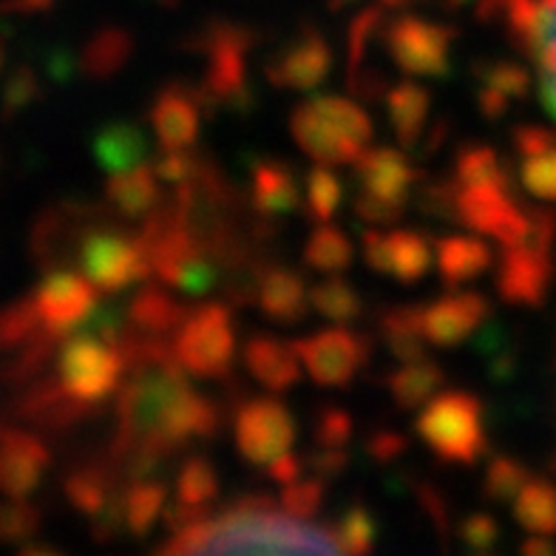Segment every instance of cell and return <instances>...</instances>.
<instances>
[{"label": "cell", "mask_w": 556, "mask_h": 556, "mask_svg": "<svg viewBox=\"0 0 556 556\" xmlns=\"http://www.w3.org/2000/svg\"><path fill=\"white\" fill-rule=\"evenodd\" d=\"M202 114H205V105L199 100V91L185 83H170L160 88L148 109L156 142L165 151L191 148L202 134Z\"/></svg>", "instance_id": "14"}, {"label": "cell", "mask_w": 556, "mask_h": 556, "mask_svg": "<svg viewBox=\"0 0 556 556\" xmlns=\"http://www.w3.org/2000/svg\"><path fill=\"white\" fill-rule=\"evenodd\" d=\"M236 448L253 466H273L295 446V417L276 397H250L233 420Z\"/></svg>", "instance_id": "10"}, {"label": "cell", "mask_w": 556, "mask_h": 556, "mask_svg": "<svg viewBox=\"0 0 556 556\" xmlns=\"http://www.w3.org/2000/svg\"><path fill=\"white\" fill-rule=\"evenodd\" d=\"M125 378V358L119 346L100 344V341H88L77 338L66 341V346L58 352V387L66 392L72 401L83 406H94L105 401L111 392Z\"/></svg>", "instance_id": "8"}, {"label": "cell", "mask_w": 556, "mask_h": 556, "mask_svg": "<svg viewBox=\"0 0 556 556\" xmlns=\"http://www.w3.org/2000/svg\"><path fill=\"white\" fill-rule=\"evenodd\" d=\"M125 378L117 401V440L111 457L134 448H156L174 457L193 440H213L222 432L225 412L213 397L199 395L162 338L128 336L119 344Z\"/></svg>", "instance_id": "1"}, {"label": "cell", "mask_w": 556, "mask_h": 556, "mask_svg": "<svg viewBox=\"0 0 556 556\" xmlns=\"http://www.w3.org/2000/svg\"><path fill=\"white\" fill-rule=\"evenodd\" d=\"M256 304L273 324L278 327H293L307 318L313 301H309V290L304 285L301 273L290 270V267H267L258 281Z\"/></svg>", "instance_id": "23"}, {"label": "cell", "mask_w": 556, "mask_h": 556, "mask_svg": "<svg viewBox=\"0 0 556 556\" xmlns=\"http://www.w3.org/2000/svg\"><path fill=\"white\" fill-rule=\"evenodd\" d=\"M520 556H556L554 536H528L520 545Z\"/></svg>", "instance_id": "55"}, {"label": "cell", "mask_w": 556, "mask_h": 556, "mask_svg": "<svg viewBox=\"0 0 556 556\" xmlns=\"http://www.w3.org/2000/svg\"><path fill=\"white\" fill-rule=\"evenodd\" d=\"M446 383L443 366L434 361H415V364H401V369L387 378V389L397 409L415 412L426 403H432Z\"/></svg>", "instance_id": "30"}, {"label": "cell", "mask_w": 556, "mask_h": 556, "mask_svg": "<svg viewBox=\"0 0 556 556\" xmlns=\"http://www.w3.org/2000/svg\"><path fill=\"white\" fill-rule=\"evenodd\" d=\"M309 301H313L315 313L324 315L327 321H336L338 327L358 321L364 315V299L344 276H327L324 281L309 287Z\"/></svg>", "instance_id": "36"}, {"label": "cell", "mask_w": 556, "mask_h": 556, "mask_svg": "<svg viewBox=\"0 0 556 556\" xmlns=\"http://www.w3.org/2000/svg\"><path fill=\"white\" fill-rule=\"evenodd\" d=\"M332 536L346 556H369V551L375 548V540H378V520L366 505H350L336 520Z\"/></svg>", "instance_id": "41"}, {"label": "cell", "mask_w": 556, "mask_h": 556, "mask_svg": "<svg viewBox=\"0 0 556 556\" xmlns=\"http://www.w3.org/2000/svg\"><path fill=\"white\" fill-rule=\"evenodd\" d=\"M500 17L503 29L540 77V97L556 117V0H485L483 17Z\"/></svg>", "instance_id": "4"}, {"label": "cell", "mask_w": 556, "mask_h": 556, "mask_svg": "<svg viewBox=\"0 0 556 556\" xmlns=\"http://www.w3.org/2000/svg\"><path fill=\"white\" fill-rule=\"evenodd\" d=\"M352 170H355L358 193L381 199V202L401 207V211H406V205H409L412 188L424 179V174L406 160L403 151L387 146L366 148L364 156L352 165Z\"/></svg>", "instance_id": "15"}, {"label": "cell", "mask_w": 556, "mask_h": 556, "mask_svg": "<svg viewBox=\"0 0 556 556\" xmlns=\"http://www.w3.org/2000/svg\"><path fill=\"white\" fill-rule=\"evenodd\" d=\"M313 438L321 448H346V443L355 438V420L341 406H324L315 415Z\"/></svg>", "instance_id": "46"}, {"label": "cell", "mask_w": 556, "mask_h": 556, "mask_svg": "<svg viewBox=\"0 0 556 556\" xmlns=\"http://www.w3.org/2000/svg\"><path fill=\"white\" fill-rule=\"evenodd\" d=\"M471 72L477 74L480 86L494 88L508 100H522L531 88V72L511 60H480Z\"/></svg>", "instance_id": "42"}, {"label": "cell", "mask_w": 556, "mask_h": 556, "mask_svg": "<svg viewBox=\"0 0 556 556\" xmlns=\"http://www.w3.org/2000/svg\"><path fill=\"white\" fill-rule=\"evenodd\" d=\"M216 497H219V471L207 457L193 454L176 475V503L165 508V526L176 534L207 520Z\"/></svg>", "instance_id": "18"}, {"label": "cell", "mask_w": 556, "mask_h": 556, "mask_svg": "<svg viewBox=\"0 0 556 556\" xmlns=\"http://www.w3.org/2000/svg\"><path fill=\"white\" fill-rule=\"evenodd\" d=\"M415 432L438 460L454 466H475L489 448L485 406L466 389H448L426 403L415 420Z\"/></svg>", "instance_id": "3"}, {"label": "cell", "mask_w": 556, "mask_h": 556, "mask_svg": "<svg viewBox=\"0 0 556 556\" xmlns=\"http://www.w3.org/2000/svg\"><path fill=\"white\" fill-rule=\"evenodd\" d=\"M457 536L469 551L475 554H489L500 542V522L485 511L469 514L466 520L457 526Z\"/></svg>", "instance_id": "48"}, {"label": "cell", "mask_w": 556, "mask_h": 556, "mask_svg": "<svg viewBox=\"0 0 556 556\" xmlns=\"http://www.w3.org/2000/svg\"><path fill=\"white\" fill-rule=\"evenodd\" d=\"M29 301L40 330L58 338L77 330L97 307V287L77 273H52Z\"/></svg>", "instance_id": "13"}, {"label": "cell", "mask_w": 556, "mask_h": 556, "mask_svg": "<svg viewBox=\"0 0 556 556\" xmlns=\"http://www.w3.org/2000/svg\"><path fill=\"white\" fill-rule=\"evenodd\" d=\"M514 520L531 536H556V483L531 477L520 497L511 503Z\"/></svg>", "instance_id": "32"}, {"label": "cell", "mask_w": 556, "mask_h": 556, "mask_svg": "<svg viewBox=\"0 0 556 556\" xmlns=\"http://www.w3.org/2000/svg\"><path fill=\"white\" fill-rule=\"evenodd\" d=\"M417 188V211L429 219L454 222L457 213V182L454 176H434V179H420Z\"/></svg>", "instance_id": "43"}, {"label": "cell", "mask_w": 556, "mask_h": 556, "mask_svg": "<svg viewBox=\"0 0 556 556\" xmlns=\"http://www.w3.org/2000/svg\"><path fill=\"white\" fill-rule=\"evenodd\" d=\"M91 151H94V160L100 162V168H105L109 174H123V170L148 165L151 139L142 131V125L119 119V123L103 125L94 134Z\"/></svg>", "instance_id": "26"}, {"label": "cell", "mask_w": 556, "mask_h": 556, "mask_svg": "<svg viewBox=\"0 0 556 556\" xmlns=\"http://www.w3.org/2000/svg\"><path fill=\"white\" fill-rule=\"evenodd\" d=\"M383 344L401 364H415L426 361V346L429 338L424 330V307L420 304H397V307L383 309L378 318Z\"/></svg>", "instance_id": "29"}, {"label": "cell", "mask_w": 556, "mask_h": 556, "mask_svg": "<svg viewBox=\"0 0 556 556\" xmlns=\"http://www.w3.org/2000/svg\"><path fill=\"white\" fill-rule=\"evenodd\" d=\"M301 258H304V264H307L309 270H318L324 273V276H338V273H344L352 264L355 248H352L350 236H346L341 227L318 225L313 233H309Z\"/></svg>", "instance_id": "35"}, {"label": "cell", "mask_w": 556, "mask_h": 556, "mask_svg": "<svg viewBox=\"0 0 556 556\" xmlns=\"http://www.w3.org/2000/svg\"><path fill=\"white\" fill-rule=\"evenodd\" d=\"M21 556H63V554H58V551H52V548H31Z\"/></svg>", "instance_id": "56"}, {"label": "cell", "mask_w": 556, "mask_h": 556, "mask_svg": "<svg viewBox=\"0 0 556 556\" xmlns=\"http://www.w3.org/2000/svg\"><path fill=\"white\" fill-rule=\"evenodd\" d=\"M344 202V182L338 179V174L327 165H315L304 176V211L313 222L327 225V222L341 211Z\"/></svg>", "instance_id": "39"}, {"label": "cell", "mask_w": 556, "mask_h": 556, "mask_svg": "<svg viewBox=\"0 0 556 556\" xmlns=\"http://www.w3.org/2000/svg\"><path fill=\"white\" fill-rule=\"evenodd\" d=\"M528 207L517 185H457L454 222L480 236L497 239L503 248H520L528 239Z\"/></svg>", "instance_id": "7"}, {"label": "cell", "mask_w": 556, "mask_h": 556, "mask_svg": "<svg viewBox=\"0 0 556 556\" xmlns=\"http://www.w3.org/2000/svg\"><path fill=\"white\" fill-rule=\"evenodd\" d=\"M125 307H128V327H131V336L139 338L170 336V332L179 330V324L185 321V315L191 313L185 304H179L174 295H168L156 285L139 287L137 293L125 301Z\"/></svg>", "instance_id": "25"}, {"label": "cell", "mask_w": 556, "mask_h": 556, "mask_svg": "<svg viewBox=\"0 0 556 556\" xmlns=\"http://www.w3.org/2000/svg\"><path fill=\"white\" fill-rule=\"evenodd\" d=\"M242 358L248 372L273 395L290 392L301 381L304 364H301L299 352L293 344H287L276 336H264V332L250 336L242 350Z\"/></svg>", "instance_id": "22"}, {"label": "cell", "mask_w": 556, "mask_h": 556, "mask_svg": "<svg viewBox=\"0 0 556 556\" xmlns=\"http://www.w3.org/2000/svg\"><path fill=\"white\" fill-rule=\"evenodd\" d=\"M66 491L74 508H80L91 520H97L100 514L109 511L123 489L117 485V475L111 466H86L68 477Z\"/></svg>", "instance_id": "33"}, {"label": "cell", "mask_w": 556, "mask_h": 556, "mask_svg": "<svg viewBox=\"0 0 556 556\" xmlns=\"http://www.w3.org/2000/svg\"><path fill=\"white\" fill-rule=\"evenodd\" d=\"M156 556H346L332 531L276 508L267 497H244L216 517L176 531Z\"/></svg>", "instance_id": "2"}, {"label": "cell", "mask_w": 556, "mask_h": 556, "mask_svg": "<svg viewBox=\"0 0 556 556\" xmlns=\"http://www.w3.org/2000/svg\"><path fill=\"white\" fill-rule=\"evenodd\" d=\"M21 3H26V7H43L46 0H21Z\"/></svg>", "instance_id": "57"}, {"label": "cell", "mask_w": 556, "mask_h": 556, "mask_svg": "<svg viewBox=\"0 0 556 556\" xmlns=\"http://www.w3.org/2000/svg\"><path fill=\"white\" fill-rule=\"evenodd\" d=\"M494 262V250L480 236L452 233L434 244V267L446 287H463L483 276Z\"/></svg>", "instance_id": "24"}, {"label": "cell", "mask_w": 556, "mask_h": 556, "mask_svg": "<svg viewBox=\"0 0 556 556\" xmlns=\"http://www.w3.org/2000/svg\"><path fill=\"white\" fill-rule=\"evenodd\" d=\"M248 205L258 219L267 222L304 211V185L293 165L285 160H258L250 165Z\"/></svg>", "instance_id": "19"}, {"label": "cell", "mask_w": 556, "mask_h": 556, "mask_svg": "<svg viewBox=\"0 0 556 556\" xmlns=\"http://www.w3.org/2000/svg\"><path fill=\"white\" fill-rule=\"evenodd\" d=\"M301 364L318 387L344 389L366 369L372 341L350 327H327L315 336L293 341Z\"/></svg>", "instance_id": "9"}, {"label": "cell", "mask_w": 556, "mask_h": 556, "mask_svg": "<svg viewBox=\"0 0 556 556\" xmlns=\"http://www.w3.org/2000/svg\"><path fill=\"white\" fill-rule=\"evenodd\" d=\"M77 264L83 276L100 290V293H123L125 287L139 285L154 276L151 256L139 233L125 230H88L83 244L77 248Z\"/></svg>", "instance_id": "6"}, {"label": "cell", "mask_w": 556, "mask_h": 556, "mask_svg": "<svg viewBox=\"0 0 556 556\" xmlns=\"http://www.w3.org/2000/svg\"><path fill=\"white\" fill-rule=\"evenodd\" d=\"M105 197L117 216L146 222L162 205V182L156 179L151 165H139V168L123 170V174H111Z\"/></svg>", "instance_id": "27"}, {"label": "cell", "mask_w": 556, "mask_h": 556, "mask_svg": "<svg viewBox=\"0 0 556 556\" xmlns=\"http://www.w3.org/2000/svg\"><path fill=\"white\" fill-rule=\"evenodd\" d=\"M491 321V301L477 293H448L424 307V330L429 344L454 350Z\"/></svg>", "instance_id": "17"}, {"label": "cell", "mask_w": 556, "mask_h": 556, "mask_svg": "<svg viewBox=\"0 0 556 556\" xmlns=\"http://www.w3.org/2000/svg\"><path fill=\"white\" fill-rule=\"evenodd\" d=\"M454 182L457 185H505L514 182L511 170L500 160L497 148L485 142L460 146L454 154Z\"/></svg>", "instance_id": "38"}, {"label": "cell", "mask_w": 556, "mask_h": 556, "mask_svg": "<svg viewBox=\"0 0 556 556\" xmlns=\"http://www.w3.org/2000/svg\"><path fill=\"white\" fill-rule=\"evenodd\" d=\"M556 281V250L505 248L500 256L494 287L505 304L542 307Z\"/></svg>", "instance_id": "11"}, {"label": "cell", "mask_w": 556, "mask_h": 556, "mask_svg": "<svg viewBox=\"0 0 556 556\" xmlns=\"http://www.w3.org/2000/svg\"><path fill=\"white\" fill-rule=\"evenodd\" d=\"M168 489L162 480H131L123 485V520L131 536H146L165 517Z\"/></svg>", "instance_id": "31"}, {"label": "cell", "mask_w": 556, "mask_h": 556, "mask_svg": "<svg viewBox=\"0 0 556 556\" xmlns=\"http://www.w3.org/2000/svg\"><path fill=\"white\" fill-rule=\"evenodd\" d=\"M176 361L185 372L222 381L230 375L236 361V321L233 313L222 301H207L191 307L170 341Z\"/></svg>", "instance_id": "5"}, {"label": "cell", "mask_w": 556, "mask_h": 556, "mask_svg": "<svg viewBox=\"0 0 556 556\" xmlns=\"http://www.w3.org/2000/svg\"><path fill=\"white\" fill-rule=\"evenodd\" d=\"M332 72V52L318 35H304L287 52L267 63V80L276 88L313 91Z\"/></svg>", "instance_id": "21"}, {"label": "cell", "mask_w": 556, "mask_h": 556, "mask_svg": "<svg viewBox=\"0 0 556 556\" xmlns=\"http://www.w3.org/2000/svg\"><path fill=\"white\" fill-rule=\"evenodd\" d=\"M477 111L483 114V119H489V123H494V119H500L508 111V105H511V100L505 94H500V91H494V88H485L480 86V91H477Z\"/></svg>", "instance_id": "54"}, {"label": "cell", "mask_w": 556, "mask_h": 556, "mask_svg": "<svg viewBox=\"0 0 556 556\" xmlns=\"http://www.w3.org/2000/svg\"><path fill=\"white\" fill-rule=\"evenodd\" d=\"M290 134L299 142V148L318 165L327 168H341V165H355L364 156L358 146H352L350 139L332 128L327 119L315 111L309 100L299 103L290 114Z\"/></svg>", "instance_id": "20"}, {"label": "cell", "mask_w": 556, "mask_h": 556, "mask_svg": "<svg viewBox=\"0 0 556 556\" xmlns=\"http://www.w3.org/2000/svg\"><path fill=\"white\" fill-rule=\"evenodd\" d=\"M309 103L315 105V111L321 114L327 123L336 128L341 137H346L352 146H358L361 151L369 148L372 142V119L361 109L358 103H352L350 97H336V94H315L309 97Z\"/></svg>", "instance_id": "37"}, {"label": "cell", "mask_w": 556, "mask_h": 556, "mask_svg": "<svg viewBox=\"0 0 556 556\" xmlns=\"http://www.w3.org/2000/svg\"><path fill=\"white\" fill-rule=\"evenodd\" d=\"M531 477L534 475L528 471L526 463L514 460L508 454H494L483 475L485 500L497 505H511L514 500L520 497V491L526 489Z\"/></svg>", "instance_id": "40"}, {"label": "cell", "mask_w": 556, "mask_h": 556, "mask_svg": "<svg viewBox=\"0 0 556 556\" xmlns=\"http://www.w3.org/2000/svg\"><path fill=\"white\" fill-rule=\"evenodd\" d=\"M46 466V448L35 438L15 434L9 443V452L0 463V483L12 494H26L37 485Z\"/></svg>", "instance_id": "34"}, {"label": "cell", "mask_w": 556, "mask_h": 556, "mask_svg": "<svg viewBox=\"0 0 556 556\" xmlns=\"http://www.w3.org/2000/svg\"><path fill=\"white\" fill-rule=\"evenodd\" d=\"M364 448L375 463H392L401 460L403 454H406L409 440L403 438L401 432H392V429H378V432H372L366 438Z\"/></svg>", "instance_id": "51"}, {"label": "cell", "mask_w": 556, "mask_h": 556, "mask_svg": "<svg viewBox=\"0 0 556 556\" xmlns=\"http://www.w3.org/2000/svg\"><path fill=\"white\" fill-rule=\"evenodd\" d=\"M324 497H327V483L318 477H299L295 483L281 489V508L301 520H309L315 514L321 511Z\"/></svg>", "instance_id": "45"}, {"label": "cell", "mask_w": 556, "mask_h": 556, "mask_svg": "<svg viewBox=\"0 0 556 556\" xmlns=\"http://www.w3.org/2000/svg\"><path fill=\"white\" fill-rule=\"evenodd\" d=\"M383 103H387L389 125L401 148L420 146L429 128V117H432V94L417 83H397L389 88Z\"/></svg>", "instance_id": "28"}, {"label": "cell", "mask_w": 556, "mask_h": 556, "mask_svg": "<svg viewBox=\"0 0 556 556\" xmlns=\"http://www.w3.org/2000/svg\"><path fill=\"white\" fill-rule=\"evenodd\" d=\"M128 52H131V43H128V37L123 35H111L105 40L94 46V52L88 58V68L100 77H109V74L119 72L123 63L128 60Z\"/></svg>", "instance_id": "49"}, {"label": "cell", "mask_w": 556, "mask_h": 556, "mask_svg": "<svg viewBox=\"0 0 556 556\" xmlns=\"http://www.w3.org/2000/svg\"><path fill=\"white\" fill-rule=\"evenodd\" d=\"M346 466H350V454L346 448H318L307 460V469L313 471V477L330 483L338 475H344Z\"/></svg>", "instance_id": "52"}, {"label": "cell", "mask_w": 556, "mask_h": 556, "mask_svg": "<svg viewBox=\"0 0 556 556\" xmlns=\"http://www.w3.org/2000/svg\"><path fill=\"white\" fill-rule=\"evenodd\" d=\"M448 31L429 26L424 21H401L387 37L389 54L401 72L412 77H446L448 63Z\"/></svg>", "instance_id": "16"}, {"label": "cell", "mask_w": 556, "mask_h": 556, "mask_svg": "<svg viewBox=\"0 0 556 556\" xmlns=\"http://www.w3.org/2000/svg\"><path fill=\"white\" fill-rule=\"evenodd\" d=\"M304 469H307V460H301V457H295V454L290 452V454H285L281 460L273 463V466H267L264 471H267V477H270L273 483H278L281 489H285V485L295 483Z\"/></svg>", "instance_id": "53"}, {"label": "cell", "mask_w": 556, "mask_h": 556, "mask_svg": "<svg viewBox=\"0 0 556 556\" xmlns=\"http://www.w3.org/2000/svg\"><path fill=\"white\" fill-rule=\"evenodd\" d=\"M551 466H554V471H556V454H554V460H551Z\"/></svg>", "instance_id": "58"}, {"label": "cell", "mask_w": 556, "mask_h": 556, "mask_svg": "<svg viewBox=\"0 0 556 556\" xmlns=\"http://www.w3.org/2000/svg\"><path fill=\"white\" fill-rule=\"evenodd\" d=\"M520 185L542 202H556V146L536 156L520 160Z\"/></svg>", "instance_id": "44"}, {"label": "cell", "mask_w": 556, "mask_h": 556, "mask_svg": "<svg viewBox=\"0 0 556 556\" xmlns=\"http://www.w3.org/2000/svg\"><path fill=\"white\" fill-rule=\"evenodd\" d=\"M364 258L375 273L395 278L401 285H417L432 270V239L420 230H366L361 236Z\"/></svg>", "instance_id": "12"}, {"label": "cell", "mask_w": 556, "mask_h": 556, "mask_svg": "<svg viewBox=\"0 0 556 556\" xmlns=\"http://www.w3.org/2000/svg\"><path fill=\"white\" fill-rule=\"evenodd\" d=\"M514 139V151L520 154V160H528V156H536L542 151H548V148L556 146V131L551 128H542V125H517L511 131Z\"/></svg>", "instance_id": "50"}, {"label": "cell", "mask_w": 556, "mask_h": 556, "mask_svg": "<svg viewBox=\"0 0 556 556\" xmlns=\"http://www.w3.org/2000/svg\"><path fill=\"white\" fill-rule=\"evenodd\" d=\"M202 165V156L193 154L191 148H185V151H162L154 162H151V168H154L156 179L162 185H170V188H179V185L191 182L193 174Z\"/></svg>", "instance_id": "47"}]
</instances>
